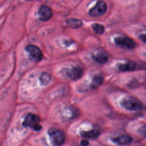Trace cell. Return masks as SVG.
I'll use <instances>...</instances> for the list:
<instances>
[{"mask_svg": "<svg viewBox=\"0 0 146 146\" xmlns=\"http://www.w3.org/2000/svg\"><path fill=\"white\" fill-rule=\"evenodd\" d=\"M121 106L128 111H137L143 108L142 103L137 98L132 96H126L123 98L120 101Z\"/></svg>", "mask_w": 146, "mask_h": 146, "instance_id": "1", "label": "cell"}, {"mask_svg": "<svg viewBox=\"0 0 146 146\" xmlns=\"http://www.w3.org/2000/svg\"><path fill=\"white\" fill-rule=\"evenodd\" d=\"M47 132L50 141L54 146H60L64 143L66 137L62 130L56 128H51Z\"/></svg>", "mask_w": 146, "mask_h": 146, "instance_id": "2", "label": "cell"}, {"mask_svg": "<svg viewBox=\"0 0 146 146\" xmlns=\"http://www.w3.org/2000/svg\"><path fill=\"white\" fill-rule=\"evenodd\" d=\"M39 117L33 113H28L25 117L22 125L25 127H30L34 130L38 131L42 129V126L39 124Z\"/></svg>", "mask_w": 146, "mask_h": 146, "instance_id": "3", "label": "cell"}, {"mask_svg": "<svg viewBox=\"0 0 146 146\" xmlns=\"http://www.w3.org/2000/svg\"><path fill=\"white\" fill-rule=\"evenodd\" d=\"M107 9L106 3L103 0H99L95 6L90 10L89 14L92 17H99L106 13Z\"/></svg>", "mask_w": 146, "mask_h": 146, "instance_id": "4", "label": "cell"}, {"mask_svg": "<svg viewBox=\"0 0 146 146\" xmlns=\"http://www.w3.org/2000/svg\"><path fill=\"white\" fill-rule=\"evenodd\" d=\"M25 49L33 61L38 62L42 59L43 54L37 46L33 44H29L26 47Z\"/></svg>", "mask_w": 146, "mask_h": 146, "instance_id": "5", "label": "cell"}, {"mask_svg": "<svg viewBox=\"0 0 146 146\" xmlns=\"http://www.w3.org/2000/svg\"><path fill=\"white\" fill-rule=\"evenodd\" d=\"M115 42L117 46L128 49H132L135 46L134 41L132 39L125 36H119L115 38Z\"/></svg>", "mask_w": 146, "mask_h": 146, "instance_id": "6", "label": "cell"}, {"mask_svg": "<svg viewBox=\"0 0 146 146\" xmlns=\"http://www.w3.org/2000/svg\"><path fill=\"white\" fill-rule=\"evenodd\" d=\"M66 74L71 79L76 80L82 76L83 74V70L79 66L73 67L71 68L67 69Z\"/></svg>", "mask_w": 146, "mask_h": 146, "instance_id": "7", "label": "cell"}, {"mask_svg": "<svg viewBox=\"0 0 146 146\" xmlns=\"http://www.w3.org/2000/svg\"><path fill=\"white\" fill-rule=\"evenodd\" d=\"M39 18L42 21H48L52 15L51 9L46 5H42L38 10Z\"/></svg>", "mask_w": 146, "mask_h": 146, "instance_id": "8", "label": "cell"}, {"mask_svg": "<svg viewBox=\"0 0 146 146\" xmlns=\"http://www.w3.org/2000/svg\"><path fill=\"white\" fill-rule=\"evenodd\" d=\"M112 141L119 145H124L129 144L132 141V138L128 135H122L112 139Z\"/></svg>", "mask_w": 146, "mask_h": 146, "instance_id": "9", "label": "cell"}, {"mask_svg": "<svg viewBox=\"0 0 146 146\" xmlns=\"http://www.w3.org/2000/svg\"><path fill=\"white\" fill-rule=\"evenodd\" d=\"M92 58L96 62L100 64H104L108 60V56L107 54L103 51L97 52L92 55Z\"/></svg>", "mask_w": 146, "mask_h": 146, "instance_id": "10", "label": "cell"}, {"mask_svg": "<svg viewBox=\"0 0 146 146\" xmlns=\"http://www.w3.org/2000/svg\"><path fill=\"white\" fill-rule=\"evenodd\" d=\"M100 133L99 129L97 128H94L89 131H83L80 132V135L87 139H94L97 137Z\"/></svg>", "mask_w": 146, "mask_h": 146, "instance_id": "11", "label": "cell"}, {"mask_svg": "<svg viewBox=\"0 0 146 146\" xmlns=\"http://www.w3.org/2000/svg\"><path fill=\"white\" fill-rule=\"evenodd\" d=\"M137 64L134 62H128L125 63L120 64L118 66V68L121 71H131L136 68Z\"/></svg>", "mask_w": 146, "mask_h": 146, "instance_id": "12", "label": "cell"}, {"mask_svg": "<svg viewBox=\"0 0 146 146\" xmlns=\"http://www.w3.org/2000/svg\"><path fill=\"white\" fill-rule=\"evenodd\" d=\"M104 78L101 75H96L92 78V82L90 85V87L92 89H95L98 87L103 82Z\"/></svg>", "mask_w": 146, "mask_h": 146, "instance_id": "13", "label": "cell"}, {"mask_svg": "<svg viewBox=\"0 0 146 146\" xmlns=\"http://www.w3.org/2000/svg\"><path fill=\"white\" fill-rule=\"evenodd\" d=\"M66 24L68 26L71 28L78 29L82 26V22L78 19L70 18L66 21Z\"/></svg>", "mask_w": 146, "mask_h": 146, "instance_id": "14", "label": "cell"}, {"mask_svg": "<svg viewBox=\"0 0 146 146\" xmlns=\"http://www.w3.org/2000/svg\"><path fill=\"white\" fill-rule=\"evenodd\" d=\"M39 80L42 86H46L51 82V75L48 72H42L40 75Z\"/></svg>", "mask_w": 146, "mask_h": 146, "instance_id": "15", "label": "cell"}, {"mask_svg": "<svg viewBox=\"0 0 146 146\" xmlns=\"http://www.w3.org/2000/svg\"><path fill=\"white\" fill-rule=\"evenodd\" d=\"M92 27L95 33L98 35H102L104 32V27L103 25L99 23H94Z\"/></svg>", "mask_w": 146, "mask_h": 146, "instance_id": "16", "label": "cell"}, {"mask_svg": "<svg viewBox=\"0 0 146 146\" xmlns=\"http://www.w3.org/2000/svg\"><path fill=\"white\" fill-rule=\"evenodd\" d=\"M138 132L142 136L146 137V125H143L139 128Z\"/></svg>", "mask_w": 146, "mask_h": 146, "instance_id": "17", "label": "cell"}, {"mask_svg": "<svg viewBox=\"0 0 146 146\" xmlns=\"http://www.w3.org/2000/svg\"><path fill=\"white\" fill-rule=\"evenodd\" d=\"M89 144V141L87 139H83L80 141V145L82 146H88Z\"/></svg>", "mask_w": 146, "mask_h": 146, "instance_id": "18", "label": "cell"}, {"mask_svg": "<svg viewBox=\"0 0 146 146\" xmlns=\"http://www.w3.org/2000/svg\"><path fill=\"white\" fill-rule=\"evenodd\" d=\"M140 39L144 42L146 43V35L145 34H143V35H141L140 36Z\"/></svg>", "mask_w": 146, "mask_h": 146, "instance_id": "19", "label": "cell"}, {"mask_svg": "<svg viewBox=\"0 0 146 146\" xmlns=\"http://www.w3.org/2000/svg\"><path fill=\"white\" fill-rule=\"evenodd\" d=\"M28 1H30V0H28Z\"/></svg>", "mask_w": 146, "mask_h": 146, "instance_id": "20", "label": "cell"}]
</instances>
